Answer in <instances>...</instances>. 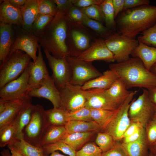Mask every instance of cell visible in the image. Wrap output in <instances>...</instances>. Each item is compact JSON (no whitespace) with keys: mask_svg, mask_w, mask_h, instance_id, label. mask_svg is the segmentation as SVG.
<instances>
[{"mask_svg":"<svg viewBox=\"0 0 156 156\" xmlns=\"http://www.w3.org/2000/svg\"><path fill=\"white\" fill-rule=\"evenodd\" d=\"M105 91L110 98L119 105L125 100L131 92L127 90L124 81L119 78Z\"/></svg>","mask_w":156,"mask_h":156,"instance_id":"cell-27","label":"cell"},{"mask_svg":"<svg viewBox=\"0 0 156 156\" xmlns=\"http://www.w3.org/2000/svg\"><path fill=\"white\" fill-rule=\"evenodd\" d=\"M31 58L21 50L10 53L0 66V88L19 77L26 68Z\"/></svg>","mask_w":156,"mask_h":156,"instance_id":"cell-4","label":"cell"},{"mask_svg":"<svg viewBox=\"0 0 156 156\" xmlns=\"http://www.w3.org/2000/svg\"><path fill=\"white\" fill-rule=\"evenodd\" d=\"M66 58L71 71L69 82L71 84L82 86L103 74L93 66L92 62L84 61L71 56Z\"/></svg>","mask_w":156,"mask_h":156,"instance_id":"cell-9","label":"cell"},{"mask_svg":"<svg viewBox=\"0 0 156 156\" xmlns=\"http://www.w3.org/2000/svg\"><path fill=\"white\" fill-rule=\"evenodd\" d=\"M16 37L12 25L0 22V60L1 62L9 54Z\"/></svg>","mask_w":156,"mask_h":156,"instance_id":"cell-21","label":"cell"},{"mask_svg":"<svg viewBox=\"0 0 156 156\" xmlns=\"http://www.w3.org/2000/svg\"><path fill=\"white\" fill-rule=\"evenodd\" d=\"M101 156H128L120 141H117L115 146L109 150L102 153Z\"/></svg>","mask_w":156,"mask_h":156,"instance_id":"cell-47","label":"cell"},{"mask_svg":"<svg viewBox=\"0 0 156 156\" xmlns=\"http://www.w3.org/2000/svg\"><path fill=\"white\" fill-rule=\"evenodd\" d=\"M156 107L150 98L148 90L144 89L142 94L131 103L129 115L131 121L139 123L145 128L152 119Z\"/></svg>","mask_w":156,"mask_h":156,"instance_id":"cell-8","label":"cell"},{"mask_svg":"<svg viewBox=\"0 0 156 156\" xmlns=\"http://www.w3.org/2000/svg\"><path fill=\"white\" fill-rule=\"evenodd\" d=\"M104 41L117 63L129 60L130 58V55L139 44L137 39L118 32H114L105 39Z\"/></svg>","mask_w":156,"mask_h":156,"instance_id":"cell-6","label":"cell"},{"mask_svg":"<svg viewBox=\"0 0 156 156\" xmlns=\"http://www.w3.org/2000/svg\"><path fill=\"white\" fill-rule=\"evenodd\" d=\"M117 109H90L91 116L93 120L99 126L101 131H103L112 120Z\"/></svg>","mask_w":156,"mask_h":156,"instance_id":"cell-33","label":"cell"},{"mask_svg":"<svg viewBox=\"0 0 156 156\" xmlns=\"http://www.w3.org/2000/svg\"><path fill=\"white\" fill-rule=\"evenodd\" d=\"M78 59L89 62L102 60L108 62L115 61L114 55L106 45L104 40L96 39L90 46L77 57Z\"/></svg>","mask_w":156,"mask_h":156,"instance_id":"cell-15","label":"cell"},{"mask_svg":"<svg viewBox=\"0 0 156 156\" xmlns=\"http://www.w3.org/2000/svg\"><path fill=\"white\" fill-rule=\"evenodd\" d=\"M44 52L52 71L51 78L59 90L70 80L71 71L69 64L66 57L58 58L45 50Z\"/></svg>","mask_w":156,"mask_h":156,"instance_id":"cell-14","label":"cell"},{"mask_svg":"<svg viewBox=\"0 0 156 156\" xmlns=\"http://www.w3.org/2000/svg\"><path fill=\"white\" fill-rule=\"evenodd\" d=\"M35 107L31 103H25L14 120V139L23 138V133L29 123Z\"/></svg>","mask_w":156,"mask_h":156,"instance_id":"cell-22","label":"cell"},{"mask_svg":"<svg viewBox=\"0 0 156 156\" xmlns=\"http://www.w3.org/2000/svg\"><path fill=\"white\" fill-rule=\"evenodd\" d=\"M15 131L14 120L0 130V147L2 148L12 142Z\"/></svg>","mask_w":156,"mask_h":156,"instance_id":"cell-39","label":"cell"},{"mask_svg":"<svg viewBox=\"0 0 156 156\" xmlns=\"http://www.w3.org/2000/svg\"><path fill=\"white\" fill-rule=\"evenodd\" d=\"M86 29L82 24L69 20L67 44L70 56L77 57L90 46V36Z\"/></svg>","mask_w":156,"mask_h":156,"instance_id":"cell-10","label":"cell"},{"mask_svg":"<svg viewBox=\"0 0 156 156\" xmlns=\"http://www.w3.org/2000/svg\"><path fill=\"white\" fill-rule=\"evenodd\" d=\"M85 16L80 8L73 5L70 9L67 16L69 21L81 24Z\"/></svg>","mask_w":156,"mask_h":156,"instance_id":"cell-46","label":"cell"},{"mask_svg":"<svg viewBox=\"0 0 156 156\" xmlns=\"http://www.w3.org/2000/svg\"><path fill=\"white\" fill-rule=\"evenodd\" d=\"M149 150L153 156H156V143L150 145Z\"/></svg>","mask_w":156,"mask_h":156,"instance_id":"cell-57","label":"cell"},{"mask_svg":"<svg viewBox=\"0 0 156 156\" xmlns=\"http://www.w3.org/2000/svg\"><path fill=\"white\" fill-rule=\"evenodd\" d=\"M103 0H72L73 5L79 8L87 7L93 5H100Z\"/></svg>","mask_w":156,"mask_h":156,"instance_id":"cell-49","label":"cell"},{"mask_svg":"<svg viewBox=\"0 0 156 156\" xmlns=\"http://www.w3.org/2000/svg\"><path fill=\"white\" fill-rule=\"evenodd\" d=\"M148 90L151 101L156 106V87Z\"/></svg>","mask_w":156,"mask_h":156,"instance_id":"cell-56","label":"cell"},{"mask_svg":"<svg viewBox=\"0 0 156 156\" xmlns=\"http://www.w3.org/2000/svg\"><path fill=\"white\" fill-rule=\"evenodd\" d=\"M150 70L156 75V63L152 66Z\"/></svg>","mask_w":156,"mask_h":156,"instance_id":"cell-60","label":"cell"},{"mask_svg":"<svg viewBox=\"0 0 156 156\" xmlns=\"http://www.w3.org/2000/svg\"><path fill=\"white\" fill-rule=\"evenodd\" d=\"M148 156H153L152 154L149 152Z\"/></svg>","mask_w":156,"mask_h":156,"instance_id":"cell-62","label":"cell"},{"mask_svg":"<svg viewBox=\"0 0 156 156\" xmlns=\"http://www.w3.org/2000/svg\"><path fill=\"white\" fill-rule=\"evenodd\" d=\"M58 11L67 16L69 10L73 5L72 0H53Z\"/></svg>","mask_w":156,"mask_h":156,"instance_id":"cell-48","label":"cell"},{"mask_svg":"<svg viewBox=\"0 0 156 156\" xmlns=\"http://www.w3.org/2000/svg\"><path fill=\"white\" fill-rule=\"evenodd\" d=\"M112 3L115 18L118 14L124 10L125 0H112Z\"/></svg>","mask_w":156,"mask_h":156,"instance_id":"cell-53","label":"cell"},{"mask_svg":"<svg viewBox=\"0 0 156 156\" xmlns=\"http://www.w3.org/2000/svg\"><path fill=\"white\" fill-rule=\"evenodd\" d=\"M68 112L61 107L44 111L48 125L64 126L69 121Z\"/></svg>","mask_w":156,"mask_h":156,"instance_id":"cell-29","label":"cell"},{"mask_svg":"<svg viewBox=\"0 0 156 156\" xmlns=\"http://www.w3.org/2000/svg\"><path fill=\"white\" fill-rule=\"evenodd\" d=\"M1 156H11V153L9 149H5L1 152Z\"/></svg>","mask_w":156,"mask_h":156,"instance_id":"cell-58","label":"cell"},{"mask_svg":"<svg viewBox=\"0 0 156 156\" xmlns=\"http://www.w3.org/2000/svg\"><path fill=\"white\" fill-rule=\"evenodd\" d=\"M54 17L38 13L33 23L31 32L36 36L46 28Z\"/></svg>","mask_w":156,"mask_h":156,"instance_id":"cell-38","label":"cell"},{"mask_svg":"<svg viewBox=\"0 0 156 156\" xmlns=\"http://www.w3.org/2000/svg\"><path fill=\"white\" fill-rule=\"evenodd\" d=\"M131 55L140 58L145 68L149 70L156 63V48L151 47L140 42Z\"/></svg>","mask_w":156,"mask_h":156,"instance_id":"cell-24","label":"cell"},{"mask_svg":"<svg viewBox=\"0 0 156 156\" xmlns=\"http://www.w3.org/2000/svg\"><path fill=\"white\" fill-rule=\"evenodd\" d=\"M68 22L67 16L58 11L46 28L36 36L41 47L55 57L70 56L67 44Z\"/></svg>","mask_w":156,"mask_h":156,"instance_id":"cell-1","label":"cell"},{"mask_svg":"<svg viewBox=\"0 0 156 156\" xmlns=\"http://www.w3.org/2000/svg\"><path fill=\"white\" fill-rule=\"evenodd\" d=\"M65 127L67 133H69L101 131L98 125L93 121H85L70 120L67 123Z\"/></svg>","mask_w":156,"mask_h":156,"instance_id":"cell-28","label":"cell"},{"mask_svg":"<svg viewBox=\"0 0 156 156\" xmlns=\"http://www.w3.org/2000/svg\"><path fill=\"white\" fill-rule=\"evenodd\" d=\"M80 9L85 15L90 18L99 22L103 20L100 5H93Z\"/></svg>","mask_w":156,"mask_h":156,"instance_id":"cell-44","label":"cell"},{"mask_svg":"<svg viewBox=\"0 0 156 156\" xmlns=\"http://www.w3.org/2000/svg\"><path fill=\"white\" fill-rule=\"evenodd\" d=\"M145 130V128L142 127L132 134L123 138L120 142L122 143H127L134 142L140 137Z\"/></svg>","mask_w":156,"mask_h":156,"instance_id":"cell-51","label":"cell"},{"mask_svg":"<svg viewBox=\"0 0 156 156\" xmlns=\"http://www.w3.org/2000/svg\"><path fill=\"white\" fill-rule=\"evenodd\" d=\"M117 142L110 134L105 131L99 132L95 140L96 145L103 153L111 149Z\"/></svg>","mask_w":156,"mask_h":156,"instance_id":"cell-37","label":"cell"},{"mask_svg":"<svg viewBox=\"0 0 156 156\" xmlns=\"http://www.w3.org/2000/svg\"><path fill=\"white\" fill-rule=\"evenodd\" d=\"M11 153V156H24L12 144L8 145Z\"/></svg>","mask_w":156,"mask_h":156,"instance_id":"cell-54","label":"cell"},{"mask_svg":"<svg viewBox=\"0 0 156 156\" xmlns=\"http://www.w3.org/2000/svg\"><path fill=\"white\" fill-rule=\"evenodd\" d=\"M126 10L117 21L118 33L135 38L156 23V5H144Z\"/></svg>","mask_w":156,"mask_h":156,"instance_id":"cell-3","label":"cell"},{"mask_svg":"<svg viewBox=\"0 0 156 156\" xmlns=\"http://www.w3.org/2000/svg\"><path fill=\"white\" fill-rule=\"evenodd\" d=\"M145 129L149 146L156 143V123L151 120L146 124Z\"/></svg>","mask_w":156,"mask_h":156,"instance_id":"cell-45","label":"cell"},{"mask_svg":"<svg viewBox=\"0 0 156 156\" xmlns=\"http://www.w3.org/2000/svg\"><path fill=\"white\" fill-rule=\"evenodd\" d=\"M109 68L124 81L127 89L139 87L149 90L156 87V75L147 70L138 57L111 64Z\"/></svg>","mask_w":156,"mask_h":156,"instance_id":"cell-2","label":"cell"},{"mask_svg":"<svg viewBox=\"0 0 156 156\" xmlns=\"http://www.w3.org/2000/svg\"><path fill=\"white\" fill-rule=\"evenodd\" d=\"M142 127H143L139 123L136 122L131 121L129 125L124 133L123 138L132 134L139 128Z\"/></svg>","mask_w":156,"mask_h":156,"instance_id":"cell-52","label":"cell"},{"mask_svg":"<svg viewBox=\"0 0 156 156\" xmlns=\"http://www.w3.org/2000/svg\"><path fill=\"white\" fill-rule=\"evenodd\" d=\"M38 50V54L36 60L35 62L30 61L27 67L29 75V83L32 89L39 87L49 76L40 46Z\"/></svg>","mask_w":156,"mask_h":156,"instance_id":"cell-18","label":"cell"},{"mask_svg":"<svg viewBox=\"0 0 156 156\" xmlns=\"http://www.w3.org/2000/svg\"><path fill=\"white\" fill-rule=\"evenodd\" d=\"M42 146L44 155H49L53 152L60 151L69 156H75L77 151L69 145L61 141Z\"/></svg>","mask_w":156,"mask_h":156,"instance_id":"cell-36","label":"cell"},{"mask_svg":"<svg viewBox=\"0 0 156 156\" xmlns=\"http://www.w3.org/2000/svg\"><path fill=\"white\" fill-rule=\"evenodd\" d=\"M68 113L69 120L93 121L91 116L90 109L86 107L75 111Z\"/></svg>","mask_w":156,"mask_h":156,"instance_id":"cell-43","label":"cell"},{"mask_svg":"<svg viewBox=\"0 0 156 156\" xmlns=\"http://www.w3.org/2000/svg\"><path fill=\"white\" fill-rule=\"evenodd\" d=\"M12 25L15 32L16 37L10 53L17 50L22 51L35 62L37 57V52L40 46L37 37L31 32L20 26Z\"/></svg>","mask_w":156,"mask_h":156,"instance_id":"cell-13","label":"cell"},{"mask_svg":"<svg viewBox=\"0 0 156 156\" xmlns=\"http://www.w3.org/2000/svg\"><path fill=\"white\" fill-rule=\"evenodd\" d=\"M137 91H131L125 100L120 105L112 120L103 131L108 132L116 141H121L131 121L129 115L131 103Z\"/></svg>","mask_w":156,"mask_h":156,"instance_id":"cell-7","label":"cell"},{"mask_svg":"<svg viewBox=\"0 0 156 156\" xmlns=\"http://www.w3.org/2000/svg\"><path fill=\"white\" fill-rule=\"evenodd\" d=\"M29 95L31 98H43L48 100L52 104L53 108L61 107L60 91L50 76L39 87L32 89L29 93Z\"/></svg>","mask_w":156,"mask_h":156,"instance_id":"cell-17","label":"cell"},{"mask_svg":"<svg viewBox=\"0 0 156 156\" xmlns=\"http://www.w3.org/2000/svg\"><path fill=\"white\" fill-rule=\"evenodd\" d=\"M81 24L92 30L105 39L114 33L100 22L90 18L85 15Z\"/></svg>","mask_w":156,"mask_h":156,"instance_id":"cell-35","label":"cell"},{"mask_svg":"<svg viewBox=\"0 0 156 156\" xmlns=\"http://www.w3.org/2000/svg\"><path fill=\"white\" fill-rule=\"evenodd\" d=\"M102 153L96 144L90 142L77 151L75 156H101Z\"/></svg>","mask_w":156,"mask_h":156,"instance_id":"cell-42","label":"cell"},{"mask_svg":"<svg viewBox=\"0 0 156 156\" xmlns=\"http://www.w3.org/2000/svg\"><path fill=\"white\" fill-rule=\"evenodd\" d=\"M152 120L156 123V107L155 113Z\"/></svg>","mask_w":156,"mask_h":156,"instance_id":"cell-61","label":"cell"},{"mask_svg":"<svg viewBox=\"0 0 156 156\" xmlns=\"http://www.w3.org/2000/svg\"><path fill=\"white\" fill-rule=\"evenodd\" d=\"M43 107L37 104L33 112L31 120L24 129L23 138L31 144L41 146L40 143L43 134L47 127Z\"/></svg>","mask_w":156,"mask_h":156,"instance_id":"cell-11","label":"cell"},{"mask_svg":"<svg viewBox=\"0 0 156 156\" xmlns=\"http://www.w3.org/2000/svg\"><path fill=\"white\" fill-rule=\"evenodd\" d=\"M137 40L139 42L147 45L151 44L156 46V23L141 33Z\"/></svg>","mask_w":156,"mask_h":156,"instance_id":"cell-41","label":"cell"},{"mask_svg":"<svg viewBox=\"0 0 156 156\" xmlns=\"http://www.w3.org/2000/svg\"><path fill=\"white\" fill-rule=\"evenodd\" d=\"M9 3L14 6L20 8L26 3L27 0H8Z\"/></svg>","mask_w":156,"mask_h":156,"instance_id":"cell-55","label":"cell"},{"mask_svg":"<svg viewBox=\"0 0 156 156\" xmlns=\"http://www.w3.org/2000/svg\"><path fill=\"white\" fill-rule=\"evenodd\" d=\"M86 90V107L90 109L115 110L120 105L107 94L105 90L95 89Z\"/></svg>","mask_w":156,"mask_h":156,"instance_id":"cell-16","label":"cell"},{"mask_svg":"<svg viewBox=\"0 0 156 156\" xmlns=\"http://www.w3.org/2000/svg\"><path fill=\"white\" fill-rule=\"evenodd\" d=\"M39 13L54 17L58 12L53 0H38Z\"/></svg>","mask_w":156,"mask_h":156,"instance_id":"cell-40","label":"cell"},{"mask_svg":"<svg viewBox=\"0 0 156 156\" xmlns=\"http://www.w3.org/2000/svg\"><path fill=\"white\" fill-rule=\"evenodd\" d=\"M20 10L23 20L22 27L31 32L33 23L39 13L38 0H27Z\"/></svg>","mask_w":156,"mask_h":156,"instance_id":"cell-25","label":"cell"},{"mask_svg":"<svg viewBox=\"0 0 156 156\" xmlns=\"http://www.w3.org/2000/svg\"><path fill=\"white\" fill-rule=\"evenodd\" d=\"M122 144L128 156H148V155L149 145L145 130L136 140L130 143Z\"/></svg>","mask_w":156,"mask_h":156,"instance_id":"cell-26","label":"cell"},{"mask_svg":"<svg viewBox=\"0 0 156 156\" xmlns=\"http://www.w3.org/2000/svg\"><path fill=\"white\" fill-rule=\"evenodd\" d=\"M29 77L26 68L19 77L0 88V101H19L31 103L29 93L32 88L29 83Z\"/></svg>","mask_w":156,"mask_h":156,"instance_id":"cell-5","label":"cell"},{"mask_svg":"<svg viewBox=\"0 0 156 156\" xmlns=\"http://www.w3.org/2000/svg\"><path fill=\"white\" fill-rule=\"evenodd\" d=\"M150 1L148 0H125L124 10L137 7L144 5H148Z\"/></svg>","mask_w":156,"mask_h":156,"instance_id":"cell-50","label":"cell"},{"mask_svg":"<svg viewBox=\"0 0 156 156\" xmlns=\"http://www.w3.org/2000/svg\"><path fill=\"white\" fill-rule=\"evenodd\" d=\"M81 86L69 83L59 90L61 107L68 112H73L85 107L86 90H83Z\"/></svg>","mask_w":156,"mask_h":156,"instance_id":"cell-12","label":"cell"},{"mask_svg":"<svg viewBox=\"0 0 156 156\" xmlns=\"http://www.w3.org/2000/svg\"><path fill=\"white\" fill-rule=\"evenodd\" d=\"M94 132L66 133L60 141L69 145L76 151L81 148L92 136Z\"/></svg>","mask_w":156,"mask_h":156,"instance_id":"cell-31","label":"cell"},{"mask_svg":"<svg viewBox=\"0 0 156 156\" xmlns=\"http://www.w3.org/2000/svg\"><path fill=\"white\" fill-rule=\"evenodd\" d=\"M118 78L116 73L109 69L104 71L101 75L88 82L81 88L84 90L95 89L106 90Z\"/></svg>","mask_w":156,"mask_h":156,"instance_id":"cell-23","label":"cell"},{"mask_svg":"<svg viewBox=\"0 0 156 156\" xmlns=\"http://www.w3.org/2000/svg\"><path fill=\"white\" fill-rule=\"evenodd\" d=\"M66 133L64 126L48 125L41 138L40 146H42L60 141Z\"/></svg>","mask_w":156,"mask_h":156,"instance_id":"cell-30","label":"cell"},{"mask_svg":"<svg viewBox=\"0 0 156 156\" xmlns=\"http://www.w3.org/2000/svg\"><path fill=\"white\" fill-rule=\"evenodd\" d=\"M106 27L109 29L116 26L114 12L112 0H103L100 5Z\"/></svg>","mask_w":156,"mask_h":156,"instance_id":"cell-34","label":"cell"},{"mask_svg":"<svg viewBox=\"0 0 156 156\" xmlns=\"http://www.w3.org/2000/svg\"><path fill=\"white\" fill-rule=\"evenodd\" d=\"M0 21L22 27L23 20L20 9L12 5L8 0H3L0 5Z\"/></svg>","mask_w":156,"mask_h":156,"instance_id":"cell-20","label":"cell"},{"mask_svg":"<svg viewBox=\"0 0 156 156\" xmlns=\"http://www.w3.org/2000/svg\"><path fill=\"white\" fill-rule=\"evenodd\" d=\"M25 103L19 101H0V130L15 120Z\"/></svg>","mask_w":156,"mask_h":156,"instance_id":"cell-19","label":"cell"},{"mask_svg":"<svg viewBox=\"0 0 156 156\" xmlns=\"http://www.w3.org/2000/svg\"><path fill=\"white\" fill-rule=\"evenodd\" d=\"M44 156H67L59 153L57 151L53 152L49 155H44Z\"/></svg>","mask_w":156,"mask_h":156,"instance_id":"cell-59","label":"cell"},{"mask_svg":"<svg viewBox=\"0 0 156 156\" xmlns=\"http://www.w3.org/2000/svg\"><path fill=\"white\" fill-rule=\"evenodd\" d=\"M24 156H44L42 146L34 145L23 138L14 139L11 143Z\"/></svg>","mask_w":156,"mask_h":156,"instance_id":"cell-32","label":"cell"}]
</instances>
